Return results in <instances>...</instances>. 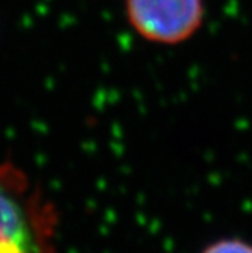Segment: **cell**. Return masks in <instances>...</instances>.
Returning a JSON list of instances; mask_svg holds the SVG:
<instances>
[{"label":"cell","mask_w":252,"mask_h":253,"mask_svg":"<svg viewBox=\"0 0 252 253\" xmlns=\"http://www.w3.org/2000/svg\"><path fill=\"white\" fill-rule=\"evenodd\" d=\"M125 8L137 34L166 45L190 40L205 17L203 0H125Z\"/></svg>","instance_id":"obj_1"},{"label":"cell","mask_w":252,"mask_h":253,"mask_svg":"<svg viewBox=\"0 0 252 253\" xmlns=\"http://www.w3.org/2000/svg\"><path fill=\"white\" fill-rule=\"evenodd\" d=\"M202 253H252V244L239 240H223L207 247Z\"/></svg>","instance_id":"obj_2"}]
</instances>
